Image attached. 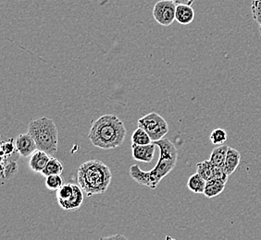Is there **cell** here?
I'll return each mask as SVG.
<instances>
[{"label":"cell","mask_w":261,"mask_h":240,"mask_svg":"<svg viewBox=\"0 0 261 240\" xmlns=\"http://www.w3.org/2000/svg\"><path fill=\"white\" fill-rule=\"evenodd\" d=\"M160 148V158L156 166L150 171L140 169L137 165H130V176L139 185L155 190L161 180L174 169L178 160V150L168 139L154 141Z\"/></svg>","instance_id":"cell-1"},{"label":"cell","mask_w":261,"mask_h":240,"mask_svg":"<svg viewBox=\"0 0 261 240\" xmlns=\"http://www.w3.org/2000/svg\"><path fill=\"white\" fill-rule=\"evenodd\" d=\"M126 134L125 125L118 116L104 115L93 122L88 138L97 148L111 150L121 146Z\"/></svg>","instance_id":"cell-2"},{"label":"cell","mask_w":261,"mask_h":240,"mask_svg":"<svg viewBox=\"0 0 261 240\" xmlns=\"http://www.w3.org/2000/svg\"><path fill=\"white\" fill-rule=\"evenodd\" d=\"M111 178L110 167L96 159L82 164L77 172L78 184L88 197L105 193L111 185Z\"/></svg>","instance_id":"cell-3"},{"label":"cell","mask_w":261,"mask_h":240,"mask_svg":"<svg viewBox=\"0 0 261 240\" xmlns=\"http://www.w3.org/2000/svg\"><path fill=\"white\" fill-rule=\"evenodd\" d=\"M28 132L35 139L37 149L48 155L56 154L59 149V131L55 122L47 117L32 120Z\"/></svg>","instance_id":"cell-4"},{"label":"cell","mask_w":261,"mask_h":240,"mask_svg":"<svg viewBox=\"0 0 261 240\" xmlns=\"http://www.w3.org/2000/svg\"><path fill=\"white\" fill-rule=\"evenodd\" d=\"M84 190L80 186L71 183L63 184L57 190V200L63 210L76 211L83 205Z\"/></svg>","instance_id":"cell-5"},{"label":"cell","mask_w":261,"mask_h":240,"mask_svg":"<svg viewBox=\"0 0 261 240\" xmlns=\"http://www.w3.org/2000/svg\"><path fill=\"white\" fill-rule=\"evenodd\" d=\"M137 124L149 134L153 142L163 139L169 132V126L166 120L154 112L141 117Z\"/></svg>","instance_id":"cell-6"},{"label":"cell","mask_w":261,"mask_h":240,"mask_svg":"<svg viewBox=\"0 0 261 240\" xmlns=\"http://www.w3.org/2000/svg\"><path fill=\"white\" fill-rule=\"evenodd\" d=\"M176 3L172 0H161L153 8V17L159 24L170 26L175 20Z\"/></svg>","instance_id":"cell-7"},{"label":"cell","mask_w":261,"mask_h":240,"mask_svg":"<svg viewBox=\"0 0 261 240\" xmlns=\"http://www.w3.org/2000/svg\"><path fill=\"white\" fill-rule=\"evenodd\" d=\"M16 147L22 157H29L37 150L35 139L29 132L20 134L16 138Z\"/></svg>","instance_id":"cell-8"},{"label":"cell","mask_w":261,"mask_h":240,"mask_svg":"<svg viewBox=\"0 0 261 240\" xmlns=\"http://www.w3.org/2000/svg\"><path fill=\"white\" fill-rule=\"evenodd\" d=\"M156 146L154 142L146 145L132 144L133 158L135 160L143 162V163H150L154 158Z\"/></svg>","instance_id":"cell-9"},{"label":"cell","mask_w":261,"mask_h":240,"mask_svg":"<svg viewBox=\"0 0 261 240\" xmlns=\"http://www.w3.org/2000/svg\"><path fill=\"white\" fill-rule=\"evenodd\" d=\"M50 159V156L44 151H35L33 155H31L29 161V167L35 173H42V171L45 169L48 161Z\"/></svg>","instance_id":"cell-10"},{"label":"cell","mask_w":261,"mask_h":240,"mask_svg":"<svg viewBox=\"0 0 261 240\" xmlns=\"http://www.w3.org/2000/svg\"><path fill=\"white\" fill-rule=\"evenodd\" d=\"M195 20V10L191 5L178 4L176 6L175 20L181 25H188Z\"/></svg>","instance_id":"cell-11"},{"label":"cell","mask_w":261,"mask_h":240,"mask_svg":"<svg viewBox=\"0 0 261 240\" xmlns=\"http://www.w3.org/2000/svg\"><path fill=\"white\" fill-rule=\"evenodd\" d=\"M240 162H241L240 152L234 148L229 147L227 152L226 160L224 163V168L227 171L228 175H232L236 172L240 165Z\"/></svg>","instance_id":"cell-12"},{"label":"cell","mask_w":261,"mask_h":240,"mask_svg":"<svg viewBox=\"0 0 261 240\" xmlns=\"http://www.w3.org/2000/svg\"><path fill=\"white\" fill-rule=\"evenodd\" d=\"M1 156L2 160L4 161H17L19 159L20 155L17 150L15 140L9 139L2 142L1 144Z\"/></svg>","instance_id":"cell-13"},{"label":"cell","mask_w":261,"mask_h":240,"mask_svg":"<svg viewBox=\"0 0 261 240\" xmlns=\"http://www.w3.org/2000/svg\"><path fill=\"white\" fill-rule=\"evenodd\" d=\"M225 187H226V182L222 180L217 179V178L207 180L203 194L210 199L214 198L222 193L223 190H225Z\"/></svg>","instance_id":"cell-14"},{"label":"cell","mask_w":261,"mask_h":240,"mask_svg":"<svg viewBox=\"0 0 261 240\" xmlns=\"http://www.w3.org/2000/svg\"><path fill=\"white\" fill-rule=\"evenodd\" d=\"M229 146L226 144H221L215 147L211 152L210 161L214 166H224L226 160L227 152Z\"/></svg>","instance_id":"cell-15"},{"label":"cell","mask_w":261,"mask_h":240,"mask_svg":"<svg viewBox=\"0 0 261 240\" xmlns=\"http://www.w3.org/2000/svg\"><path fill=\"white\" fill-rule=\"evenodd\" d=\"M206 180L203 178L197 172L196 174L192 175L187 181V188L192 192L196 194H203L206 188Z\"/></svg>","instance_id":"cell-16"},{"label":"cell","mask_w":261,"mask_h":240,"mask_svg":"<svg viewBox=\"0 0 261 240\" xmlns=\"http://www.w3.org/2000/svg\"><path fill=\"white\" fill-rule=\"evenodd\" d=\"M63 170H64V166L62 165L61 161L57 159L55 157H50L45 169L42 171L41 175H43L44 176L50 175H61Z\"/></svg>","instance_id":"cell-17"},{"label":"cell","mask_w":261,"mask_h":240,"mask_svg":"<svg viewBox=\"0 0 261 240\" xmlns=\"http://www.w3.org/2000/svg\"><path fill=\"white\" fill-rule=\"evenodd\" d=\"M214 171H215V166L212 165L210 159L200 162L196 165V172L206 181L212 179L214 177Z\"/></svg>","instance_id":"cell-18"},{"label":"cell","mask_w":261,"mask_h":240,"mask_svg":"<svg viewBox=\"0 0 261 240\" xmlns=\"http://www.w3.org/2000/svg\"><path fill=\"white\" fill-rule=\"evenodd\" d=\"M152 142L153 140H151L149 134L140 127H138L137 130H136L132 135V144L146 145V144H150Z\"/></svg>","instance_id":"cell-19"},{"label":"cell","mask_w":261,"mask_h":240,"mask_svg":"<svg viewBox=\"0 0 261 240\" xmlns=\"http://www.w3.org/2000/svg\"><path fill=\"white\" fill-rule=\"evenodd\" d=\"M18 172L17 161L2 160V177L10 178Z\"/></svg>","instance_id":"cell-20"},{"label":"cell","mask_w":261,"mask_h":240,"mask_svg":"<svg viewBox=\"0 0 261 240\" xmlns=\"http://www.w3.org/2000/svg\"><path fill=\"white\" fill-rule=\"evenodd\" d=\"M228 139L227 132L223 129H216L211 132L210 140L215 145L223 144Z\"/></svg>","instance_id":"cell-21"},{"label":"cell","mask_w":261,"mask_h":240,"mask_svg":"<svg viewBox=\"0 0 261 240\" xmlns=\"http://www.w3.org/2000/svg\"><path fill=\"white\" fill-rule=\"evenodd\" d=\"M45 187L49 190H58L63 185L61 175H50L45 176Z\"/></svg>","instance_id":"cell-22"},{"label":"cell","mask_w":261,"mask_h":240,"mask_svg":"<svg viewBox=\"0 0 261 240\" xmlns=\"http://www.w3.org/2000/svg\"><path fill=\"white\" fill-rule=\"evenodd\" d=\"M253 19L261 25V0H253L251 5Z\"/></svg>","instance_id":"cell-23"},{"label":"cell","mask_w":261,"mask_h":240,"mask_svg":"<svg viewBox=\"0 0 261 240\" xmlns=\"http://www.w3.org/2000/svg\"><path fill=\"white\" fill-rule=\"evenodd\" d=\"M230 175H228L227 171L225 170L224 166H215V171H214V177L213 178H217V179L222 180L224 182L228 181Z\"/></svg>","instance_id":"cell-24"},{"label":"cell","mask_w":261,"mask_h":240,"mask_svg":"<svg viewBox=\"0 0 261 240\" xmlns=\"http://www.w3.org/2000/svg\"><path fill=\"white\" fill-rule=\"evenodd\" d=\"M186 1L187 5H192V4H193V2H194L195 0H186Z\"/></svg>","instance_id":"cell-25"},{"label":"cell","mask_w":261,"mask_h":240,"mask_svg":"<svg viewBox=\"0 0 261 240\" xmlns=\"http://www.w3.org/2000/svg\"><path fill=\"white\" fill-rule=\"evenodd\" d=\"M259 34H260L261 36V25H259Z\"/></svg>","instance_id":"cell-26"}]
</instances>
